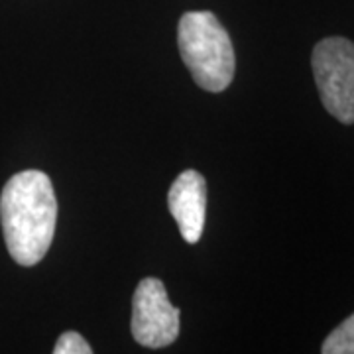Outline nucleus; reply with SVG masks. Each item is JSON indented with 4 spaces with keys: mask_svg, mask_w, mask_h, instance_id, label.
Here are the masks:
<instances>
[{
    "mask_svg": "<svg viewBox=\"0 0 354 354\" xmlns=\"http://www.w3.org/2000/svg\"><path fill=\"white\" fill-rule=\"evenodd\" d=\"M167 207L176 218L177 227L185 242H199L207 216V181L205 177L187 169L179 174L167 193Z\"/></svg>",
    "mask_w": 354,
    "mask_h": 354,
    "instance_id": "5",
    "label": "nucleus"
},
{
    "mask_svg": "<svg viewBox=\"0 0 354 354\" xmlns=\"http://www.w3.org/2000/svg\"><path fill=\"white\" fill-rule=\"evenodd\" d=\"M0 223L16 264L30 268L41 262L57 223V199L50 177L38 169L10 177L0 195Z\"/></svg>",
    "mask_w": 354,
    "mask_h": 354,
    "instance_id": "1",
    "label": "nucleus"
},
{
    "mask_svg": "<svg viewBox=\"0 0 354 354\" xmlns=\"http://www.w3.org/2000/svg\"><path fill=\"white\" fill-rule=\"evenodd\" d=\"M177 44L193 81L209 93H221L234 77V48L225 26L209 10L185 12L177 28Z\"/></svg>",
    "mask_w": 354,
    "mask_h": 354,
    "instance_id": "2",
    "label": "nucleus"
},
{
    "mask_svg": "<svg viewBox=\"0 0 354 354\" xmlns=\"http://www.w3.org/2000/svg\"><path fill=\"white\" fill-rule=\"evenodd\" d=\"M323 106L342 124H354V44L346 38L321 39L311 55Z\"/></svg>",
    "mask_w": 354,
    "mask_h": 354,
    "instance_id": "3",
    "label": "nucleus"
},
{
    "mask_svg": "<svg viewBox=\"0 0 354 354\" xmlns=\"http://www.w3.org/2000/svg\"><path fill=\"white\" fill-rule=\"evenodd\" d=\"M53 353L55 354H91L93 353V348L88 346V342L75 333V330H67L64 333L57 342H55V346H53Z\"/></svg>",
    "mask_w": 354,
    "mask_h": 354,
    "instance_id": "7",
    "label": "nucleus"
},
{
    "mask_svg": "<svg viewBox=\"0 0 354 354\" xmlns=\"http://www.w3.org/2000/svg\"><path fill=\"white\" fill-rule=\"evenodd\" d=\"M179 309L167 299L165 286L158 278H144L132 297V337L148 348H162L179 335Z\"/></svg>",
    "mask_w": 354,
    "mask_h": 354,
    "instance_id": "4",
    "label": "nucleus"
},
{
    "mask_svg": "<svg viewBox=\"0 0 354 354\" xmlns=\"http://www.w3.org/2000/svg\"><path fill=\"white\" fill-rule=\"evenodd\" d=\"M323 354H354V313L330 333L321 346Z\"/></svg>",
    "mask_w": 354,
    "mask_h": 354,
    "instance_id": "6",
    "label": "nucleus"
}]
</instances>
